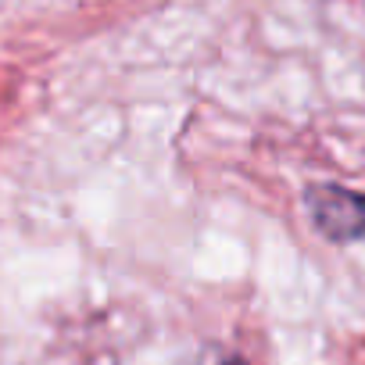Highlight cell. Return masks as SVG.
Segmentation results:
<instances>
[{
    "instance_id": "6da1fadb",
    "label": "cell",
    "mask_w": 365,
    "mask_h": 365,
    "mask_svg": "<svg viewBox=\"0 0 365 365\" xmlns=\"http://www.w3.org/2000/svg\"><path fill=\"white\" fill-rule=\"evenodd\" d=\"M304 212L319 237L329 244H354L365 237V194L340 182H312L304 190Z\"/></svg>"
},
{
    "instance_id": "7a4b0ae2",
    "label": "cell",
    "mask_w": 365,
    "mask_h": 365,
    "mask_svg": "<svg viewBox=\"0 0 365 365\" xmlns=\"http://www.w3.org/2000/svg\"><path fill=\"white\" fill-rule=\"evenodd\" d=\"M212 365H247L244 358H237V354H222V358H215Z\"/></svg>"
}]
</instances>
